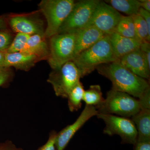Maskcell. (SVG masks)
<instances>
[{
	"mask_svg": "<svg viewBox=\"0 0 150 150\" xmlns=\"http://www.w3.org/2000/svg\"><path fill=\"white\" fill-rule=\"evenodd\" d=\"M141 8L150 12V0H141Z\"/></svg>",
	"mask_w": 150,
	"mask_h": 150,
	"instance_id": "1f68e13d",
	"label": "cell"
},
{
	"mask_svg": "<svg viewBox=\"0 0 150 150\" xmlns=\"http://www.w3.org/2000/svg\"><path fill=\"white\" fill-rule=\"evenodd\" d=\"M96 69L100 74L111 82L112 89L134 97L139 98L150 87L147 80L124 68L117 61L100 65Z\"/></svg>",
	"mask_w": 150,
	"mask_h": 150,
	"instance_id": "6da1fadb",
	"label": "cell"
},
{
	"mask_svg": "<svg viewBox=\"0 0 150 150\" xmlns=\"http://www.w3.org/2000/svg\"><path fill=\"white\" fill-rule=\"evenodd\" d=\"M43 35H30L27 40L24 51L22 52L35 56L38 61L48 59L49 55V44Z\"/></svg>",
	"mask_w": 150,
	"mask_h": 150,
	"instance_id": "2e32d148",
	"label": "cell"
},
{
	"mask_svg": "<svg viewBox=\"0 0 150 150\" xmlns=\"http://www.w3.org/2000/svg\"><path fill=\"white\" fill-rule=\"evenodd\" d=\"M4 53L0 52V69L4 68Z\"/></svg>",
	"mask_w": 150,
	"mask_h": 150,
	"instance_id": "836d02e7",
	"label": "cell"
},
{
	"mask_svg": "<svg viewBox=\"0 0 150 150\" xmlns=\"http://www.w3.org/2000/svg\"><path fill=\"white\" fill-rule=\"evenodd\" d=\"M76 2L74 0H42L38 4L47 22L45 39L56 35L71 12Z\"/></svg>",
	"mask_w": 150,
	"mask_h": 150,
	"instance_id": "277c9868",
	"label": "cell"
},
{
	"mask_svg": "<svg viewBox=\"0 0 150 150\" xmlns=\"http://www.w3.org/2000/svg\"><path fill=\"white\" fill-rule=\"evenodd\" d=\"M8 23L12 30L17 33H22L29 35H44L43 27L39 23L32 18L23 16L11 17Z\"/></svg>",
	"mask_w": 150,
	"mask_h": 150,
	"instance_id": "5bb4252c",
	"label": "cell"
},
{
	"mask_svg": "<svg viewBox=\"0 0 150 150\" xmlns=\"http://www.w3.org/2000/svg\"><path fill=\"white\" fill-rule=\"evenodd\" d=\"M140 50L142 51L150 66V42H143L140 45Z\"/></svg>",
	"mask_w": 150,
	"mask_h": 150,
	"instance_id": "83f0119b",
	"label": "cell"
},
{
	"mask_svg": "<svg viewBox=\"0 0 150 150\" xmlns=\"http://www.w3.org/2000/svg\"><path fill=\"white\" fill-rule=\"evenodd\" d=\"M114 32L123 37L137 39L132 16H122Z\"/></svg>",
	"mask_w": 150,
	"mask_h": 150,
	"instance_id": "ffe728a7",
	"label": "cell"
},
{
	"mask_svg": "<svg viewBox=\"0 0 150 150\" xmlns=\"http://www.w3.org/2000/svg\"><path fill=\"white\" fill-rule=\"evenodd\" d=\"M95 106L87 105L76 121L57 133L55 146L56 150H64L76 133L88 121L98 114Z\"/></svg>",
	"mask_w": 150,
	"mask_h": 150,
	"instance_id": "30bf717a",
	"label": "cell"
},
{
	"mask_svg": "<svg viewBox=\"0 0 150 150\" xmlns=\"http://www.w3.org/2000/svg\"><path fill=\"white\" fill-rule=\"evenodd\" d=\"M95 107L98 113L129 118L141 110L138 99L112 88L107 93L106 98Z\"/></svg>",
	"mask_w": 150,
	"mask_h": 150,
	"instance_id": "3957f363",
	"label": "cell"
},
{
	"mask_svg": "<svg viewBox=\"0 0 150 150\" xmlns=\"http://www.w3.org/2000/svg\"><path fill=\"white\" fill-rule=\"evenodd\" d=\"M138 14L139 15L144 18L145 21H146L148 29L150 30V12L148 11L145 10L144 9L140 8Z\"/></svg>",
	"mask_w": 150,
	"mask_h": 150,
	"instance_id": "f546056e",
	"label": "cell"
},
{
	"mask_svg": "<svg viewBox=\"0 0 150 150\" xmlns=\"http://www.w3.org/2000/svg\"><path fill=\"white\" fill-rule=\"evenodd\" d=\"M98 118L105 124L103 133L109 136L118 135L121 137L122 144L134 145L137 142V131L134 122L129 118L111 114L98 113Z\"/></svg>",
	"mask_w": 150,
	"mask_h": 150,
	"instance_id": "ba28073f",
	"label": "cell"
},
{
	"mask_svg": "<svg viewBox=\"0 0 150 150\" xmlns=\"http://www.w3.org/2000/svg\"><path fill=\"white\" fill-rule=\"evenodd\" d=\"M0 150H23L21 148L17 147L10 141H6L0 143Z\"/></svg>",
	"mask_w": 150,
	"mask_h": 150,
	"instance_id": "f1b7e54d",
	"label": "cell"
},
{
	"mask_svg": "<svg viewBox=\"0 0 150 150\" xmlns=\"http://www.w3.org/2000/svg\"><path fill=\"white\" fill-rule=\"evenodd\" d=\"M131 118L137 131V142H150V109H141Z\"/></svg>",
	"mask_w": 150,
	"mask_h": 150,
	"instance_id": "e0dca14e",
	"label": "cell"
},
{
	"mask_svg": "<svg viewBox=\"0 0 150 150\" xmlns=\"http://www.w3.org/2000/svg\"><path fill=\"white\" fill-rule=\"evenodd\" d=\"M137 39L141 42H150V30L144 18L139 14L132 16Z\"/></svg>",
	"mask_w": 150,
	"mask_h": 150,
	"instance_id": "7402d4cb",
	"label": "cell"
},
{
	"mask_svg": "<svg viewBox=\"0 0 150 150\" xmlns=\"http://www.w3.org/2000/svg\"><path fill=\"white\" fill-rule=\"evenodd\" d=\"M80 72L72 61L67 62L50 73L47 82L57 96L67 98L72 89L80 81Z\"/></svg>",
	"mask_w": 150,
	"mask_h": 150,
	"instance_id": "8992f818",
	"label": "cell"
},
{
	"mask_svg": "<svg viewBox=\"0 0 150 150\" xmlns=\"http://www.w3.org/2000/svg\"><path fill=\"white\" fill-rule=\"evenodd\" d=\"M7 28L5 19L2 17L0 16V30H6Z\"/></svg>",
	"mask_w": 150,
	"mask_h": 150,
	"instance_id": "d6a6232c",
	"label": "cell"
},
{
	"mask_svg": "<svg viewBox=\"0 0 150 150\" xmlns=\"http://www.w3.org/2000/svg\"><path fill=\"white\" fill-rule=\"evenodd\" d=\"M138 100L141 109H150V87Z\"/></svg>",
	"mask_w": 150,
	"mask_h": 150,
	"instance_id": "4316f807",
	"label": "cell"
},
{
	"mask_svg": "<svg viewBox=\"0 0 150 150\" xmlns=\"http://www.w3.org/2000/svg\"><path fill=\"white\" fill-rule=\"evenodd\" d=\"M30 36V35L24 33H17L6 53L23 52Z\"/></svg>",
	"mask_w": 150,
	"mask_h": 150,
	"instance_id": "603a6c76",
	"label": "cell"
},
{
	"mask_svg": "<svg viewBox=\"0 0 150 150\" xmlns=\"http://www.w3.org/2000/svg\"><path fill=\"white\" fill-rule=\"evenodd\" d=\"M122 16L119 12L110 5L100 1L86 27L93 26L106 35H109L114 32Z\"/></svg>",
	"mask_w": 150,
	"mask_h": 150,
	"instance_id": "9c48e42d",
	"label": "cell"
},
{
	"mask_svg": "<svg viewBox=\"0 0 150 150\" xmlns=\"http://www.w3.org/2000/svg\"><path fill=\"white\" fill-rule=\"evenodd\" d=\"M109 35H106L91 47L74 57L72 61L80 72L81 78L89 74L98 66L116 62Z\"/></svg>",
	"mask_w": 150,
	"mask_h": 150,
	"instance_id": "7a4b0ae2",
	"label": "cell"
},
{
	"mask_svg": "<svg viewBox=\"0 0 150 150\" xmlns=\"http://www.w3.org/2000/svg\"><path fill=\"white\" fill-rule=\"evenodd\" d=\"M101 88L98 85H91L84 92L83 99L87 105L97 106L104 100Z\"/></svg>",
	"mask_w": 150,
	"mask_h": 150,
	"instance_id": "44dd1931",
	"label": "cell"
},
{
	"mask_svg": "<svg viewBox=\"0 0 150 150\" xmlns=\"http://www.w3.org/2000/svg\"><path fill=\"white\" fill-rule=\"evenodd\" d=\"M57 132L52 131L50 132L49 138L45 144L40 147L37 150H56L55 146V141Z\"/></svg>",
	"mask_w": 150,
	"mask_h": 150,
	"instance_id": "484cf974",
	"label": "cell"
},
{
	"mask_svg": "<svg viewBox=\"0 0 150 150\" xmlns=\"http://www.w3.org/2000/svg\"><path fill=\"white\" fill-rule=\"evenodd\" d=\"M108 35L113 53L118 60L139 49L142 43L138 39L123 37L115 32Z\"/></svg>",
	"mask_w": 150,
	"mask_h": 150,
	"instance_id": "4fadbf2b",
	"label": "cell"
},
{
	"mask_svg": "<svg viewBox=\"0 0 150 150\" xmlns=\"http://www.w3.org/2000/svg\"><path fill=\"white\" fill-rule=\"evenodd\" d=\"M123 67L146 80H149L150 66L140 49L135 50L118 60Z\"/></svg>",
	"mask_w": 150,
	"mask_h": 150,
	"instance_id": "8fae6325",
	"label": "cell"
},
{
	"mask_svg": "<svg viewBox=\"0 0 150 150\" xmlns=\"http://www.w3.org/2000/svg\"><path fill=\"white\" fill-rule=\"evenodd\" d=\"M106 35H107L92 26H87L78 30L76 33L74 57L91 47Z\"/></svg>",
	"mask_w": 150,
	"mask_h": 150,
	"instance_id": "7c38bea8",
	"label": "cell"
},
{
	"mask_svg": "<svg viewBox=\"0 0 150 150\" xmlns=\"http://www.w3.org/2000/svg\"><path fill=\"white\" fill-rule=\"evenodd\" d=\"M4 68L13 67L25 71L30 70L39 61L35 56L22 52L4 53Z\"/></svg>",
	"mask_w": 150,
	"mask_h": 150,
	"instance_id": "9a60e30c",
	"label": "cell"
},
{
	"mask_svg": "<svg viewBox=\"0 0 150 150\" xmlns=\"http://www.w3.org/2000/svg\"><path fill=\"white\" fill-rule=\"evenodd\" d=\"M13 40L12 35L6 30H0V52L5 53Z\"/></svg>",
	"mask_w": 150,
	"mask_h": 150,
	"instance_id": "cb8c5ba5",
	"label": "cell"
},
{
	"mask_svg": "<svg viewBox=\"0 0 150 150\" xmlns=\"http://www.w3.org/2000/svg\"><path fill=\"white\" fill-rule=\"evenodd\" d=\"M134 146V150H150V142H137Z\"/></svg>",
	"mask_w": 150,
	"mask_h": 150,
	"instance_id": "4dcf8cb0",
	"label": "cell"
},
{
	"mask_svg": "<svg viewBox=\"0 0 150 150\" xmlns=\"http://www.w3.org/2000/svg\"><path fill=\"white\" fill-rule=\"evenodd\" d=\"M76 33H57L50 38L47 60L52 69H59L74 59Z\"/></svg>",
	"mask_w": 150,
	"mask_h": 150,
	"instance_id": "5b68a950",
	"label": "cell"
},
{
	"mask_svg": "<svg viewBox=\"0 0 150 150\" xmlns=\"http://www.w3.org/2000/svg\"><path fill=\"white\" fill-rule=\"evenodd\" d=\"M13 73L10 68L0 69V87L7 84L12 79Z\"/></svg>",
	"mask_w": 150,
	"mask_h": 150,
	"instance_id": "d4e9b609",
	"label": "cell"
},
{
	"mask_svg": "<svg viewBox=\"0 0 150 150\" xmlns=\"http://www.w3.org/2000/svg\"><path fill=\"white\" fill-rule=\"evenodd\" d=\"M84 91L82 83L79 81L70 92L67 98L68 107L71 112L80 109Z\"/></svg>",
	"mask_w": 150,
	"mask_h": 150,
	"instance_id": "d6986e66",
	"label": "cell"
},
{
	"mask_svg": "<svg viewBox=\"0 0 150 150\" xmlns=\"http://www.w3.org/2000/svg\"><path fill=\"white\" fill-rule=\"evenodd\" d=\"M99 0H82L75 2L57 33L76 32L86 27Z\"/></svg>",
	"mask_w": 150,
	"mask_h": 150,
	"instance_id": "52a82bcc",
	"label": "cell"
},
{
	"mask_svg": "<svg viewBox=\"0 0 150 150\" xmlns=\"http://www.w3.org/2000/svg\"><path fill=\"white\" fill-rule=\"evenodd\" d=\"M115 10L132 16L138 14L141 8V3L138 0H108L105 1Z\"/></svg>",
	"mask_w": 150,
	"mask_h": 150,
	"instance_id": "ac0fdd59",
	"label": "cell"
}]
</instances>
